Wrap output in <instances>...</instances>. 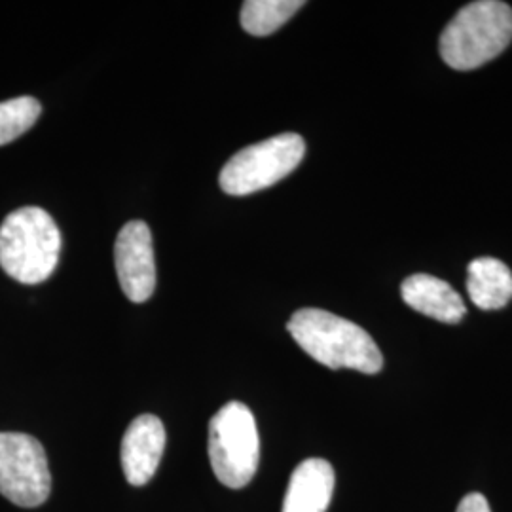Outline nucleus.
<instances>
[{"mask_svg": "<svg viewBox=\"0 0 512 512\" xmlns=\"http://www.w3.org/2000/svg\"><path fill=\"white\" fill-rule=\"evenodd\" d=\"M287 329L311 359L332 370L351 368L378 374L384 355L372 336L344 317L317 308L294 311Z\"/></svg>", "mask_w": 512, "mask_h": 512, "instance_id": "1", "label": "nucleus"}, {"mask_svg": "<svg viewBox=\"0 0 512 512\" xmlns=\"http://www.w3.org/2000/svg\"><path fill=\"white\" fill-rule=\"evenodd\" d=\"M512 42V8L501 0L463 6L440 35V55L456 71H473L503 54Z\"/></svg>", "mask_w": 512, "mask_h": 512, "instance_id": "2", "label": "nucleus"}, {"mask_svg": "<svg viewBox=\"0 0 512 512\" xmlns=\"http://www.w3.org/2000/svg\"><path fill=\"white\" fill-rule=\"evenodd\" d=\"M61 232L48 211L21 207L0 226V266L19 283L37 285L54 274Z\"/></svg>", "mask_w": 512, "mask_h": 512, "instance_id": "3", "label": "nucleus"}, {"mask_svg": "<svg viewBox=\"0 0 512 512\" xmlns=\"http://www.w3.org/2000/svg\"><path fill=\"white\" fill-rule=\"evenodd\" d=\"M213 473L228 488H245L258 469L260 439L253 412L238 401L222 406L209 423Z\"/></svg>", "mask_w": 512, "mask_h": 512, "instance_id": "4", "label": "nucleus"}, {"mask_svg": "<svg viewBox=\"0 0 512 512\" xmlns=\"http://www.w3.org/2000/svg\"><path fill=\"white\" fill-rule=\"evenodd\" d=\"M306 143L296 133H281L239 150L219 175L220 188L230 196H249L283 181L300 165Z\"/></svg>", "mask_w": 512, "mask_h": 512, "instance_id": "5", "label": "nucleus"}, {"mask_svg": "<svg viewBox=\"0 0 512 512\" xmlns=\"http://www.w3.org/2000/svg\"><path fill=\"white\" fill-rule=\"evenodd\" d=\"M52 492L44 446L25 433H0V495L23 509L42 505Z\"/></svg>", "mask_w": 512, "mask_h": 512, "instance_id": "6", "label": "nucleus"}, {"mask_svg": "<svg viewBox=\"0 0 512 512\" xmlns=\"http://www.w3.org/2000/svg\"><path fill=\"white\" fill-rule=\"evenodd\" d=\"M114 264L128 300L141 304L156 289V258L150 228L143 220H129L114 245Z\"/></svg>", "mask_w": 512, "mask_h": 512, "instance_id": "7", "label": "nucleus"}, {"mask_svg": "<svg viewBox=\"0 0 512 512\" xmlns=\"http://www.w3.org/2000/svg\"><path fill=\"white\" fill-rule=\"evenodd\" d=\"M165 427L160 418L143 414L129 423L122 439V469L131 486H145L164 456Z\"/></svg>", "mask_w": 512, "mask_h": 512, "instance_id": "8", "label": "nucleus"}, {"mask_svg": "<svg viewBox=\"0 0 512 512\" xmlns=\"http://www.w3.org/2000/svg\"><path fill=\"white\" fill-rule=\"evenodd\" d=\"M401 294L406 306L440 323L454 325L467 313L463 298L446 281L433 275H410L404 279Z\"/></svg>", "mask_w": 512, "mask_h": 512, "instance_id": "9", "label": "nucleus"}, {"mask_svg": "<svg viewBox=\"0 0 512 512\" xmlns=\"http://www.w3.org/2000/svg\"><path fill=\"white\" fill-rule=\"evenodd\" d=\"M334 492V469L325 459L311 458L294 469L283 512H327Z\"/></svg>", "mask_w": 512, "mask_h": 512, "instance_id": "10", "label": "nucleus"}, {"mask_svg": "<svg viewBox=\"0 0 512 512\" xmlns=\"http://www.w3.org/2000/svg\"><path fill=\"white\" fill-rule=\"evenodd\" d=\"M467 291L476 308L492 311L505 308L512 300V272L492 256L476 258L467 270Z\"/></svg>", "mask_w": 512, "mask_h": 512, "instance_id": "11", "label": "nucleus"}, {"mask_svg": "<svg viewBox=\"0 0 512 512\" xmlns=\"http://www.w3.org/2000/svg\"><path fill=\"white\" fill-rule=\"evenodd\" d=\"M304 6L302 0H247L241 8V27L253 37L281 29Z\"/></svg>", "mask_w": 512, "mask_h": 512, "instance_id": "12", "label": "nucleus"}, {"mask_svg": "<svg viewBox=\"0 0 512 512\" xmlns=\"http://www.w3.org/2000/svg\"><path fill=\"white\" fill-rule=\"evenodd\" d=\"M40 103L35 97L23 95L0 103V147L16 141L37 124Z\"/></svg>", "mask_w": 512, "mask_h": 512, "instance_id": "13", "label": "nucleus"}, {"mask_svg": "<svg viewBox=\"0 0 512 512\" xmlns=\"http://www.w3.org/2000/svg\"><path fill=\"white\" fill-rule=\"evenodd\" d=\"M456 512H492L486 497L482 494L465 495Z\"/></svg>", "mask_w": 512, "mask_h": 512, "instance_id": "14", "label": "nucleus"}]
</instances>
